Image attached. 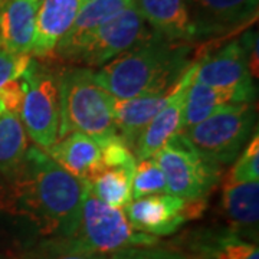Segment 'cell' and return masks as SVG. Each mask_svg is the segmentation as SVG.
Returning <instances> with one entry per match:
<instances>
[{
	"mask_svg": "<svg viewBox=\"0 0 259 259\" xmlns=\"http://www.w3.org/2000/svg\"><path fill=\"white\" fill-rule=\"evenodd\" d=\"M255 124L252 102L233 104L180 131L203 157L223 166L241 154Z\"/></svg>",
	"mask_w": 259,
	"mask_h": 259,
	"instance_id": "cell-5",
	"label": "cell"
},
{
	"mask_svg": "<svg viewBox=\"0 0 259 259\" xmlns=\"http://www.w3.org/2000/svg\"><path fill=\"white\" fill-rule=\"evenodd\" d=\"M194 62V82L218 88L253 87L246 51L241 39H233L213 52H206Z\"/></svg>",
	"mask_w": 259,
	"mask_h": 259,
	"instance_id": "cell-12",
	"label": "cell"
},
{
	"mask_svg": "<svg viewBox=\"0 0 259 259\" xmlns=\"http://www.w3.org/2000/svg\"><path fill=\"white\" fill-rule=\"evenodd\" d=\"M153 32L133 5L91 33L79 49L74 64L90 69L100 68L147 39Z\"/></svg>",
	"mask_w": 259,
	"mask_h": 259,
	"instance_id": "cell-8",
	"label": "cell"
},
{
	"mask_svg": "<svg viewBox=\"0 0 259 259\" xmlns=\"http://www.w3.org/2000/svg\"><path fill=\"white\" fill-rule=\"evenodd\" d=\"M171 91L128 100L114 98V124L117 136L128 146L130 150L134 148L136 141L147 127L148 122L166 107L171 97Z\"/></svg>",
	"mask_w": 259,
	"mask_h": 259,
	"instance_id": "cell-19",
	"label": "cell"
},
{
	"mask_svg": "<svg viewBox=\"0 0 259 259\" xmlns=\"http://www.w3.org/2000/svg\"><path fill=\"white\" fill-rule=\"evenodd\" d=\"M206 207V199L185 200L173 194H150L131 200L124 209L134 231L167 236L183 226L186 222L200 218Z\"/></svg>",
	"mask_w": 259,
	"mask_h": 259,
	"instance_id": "cell-9",
	"label": "cell"
},
{
	"mask_svg": "<svg viewBox=\"0 0 259 259\" xmlns=\"http://www.w3.org/2000/svg\"><path fill=\"white\" fill-rule=\"evenodd\" d=\"M255 98V87L249 88H218L199 82H192L186 95L183 128L193 127L206 120L216 111L233 104L252 102Z\"/></svg>",
	"mask_w": 259,
	"mask_h": 259,
	"instance_id": "cell-18",
	"label": "cell"
},
{
	"mask_svg": "<svg viewBox=\"0 0 259 259\" xmlns=\"http://www.w3.org/2000/svg\"><path fill=\"white\" fill-rule=\"evenodd\" d=\"M30 59V55H15L0 48V90L10 79L20 78L29 66Z\"/></svg>",
	"mask_w": 259,
	"mask_h": 259,
	"instance_id": "cell-26",
	"label": "cell"
},
{
	"mask_svg": "<svg viewBox=\"0 0 259 259\" xmlns=\"http://www.w3.org/2000/svg\"><path fill=\"white\" fill-rule=\"evenodd\" d=\"M200 253L213 259H259L258 245L233 232L207 238L200 243Z\"/></svg>",
	"mask_w": 259,
	"mask_h": 259,
	"instance_id": "cell-23",
	"label": "cell"
},
{
	"mask_svg": "<svg viewBox=\"0 0 259 259\" xmlns=\"http://www.w3.org/2000/svg\"><path fill=\"white\" fill-rule=\"evenodd\" d=\"M194 72L196 62L193 59L175 85L166 107L148 122L147 127L140 134L139 140L136 141V146L133 148L134 157L139 160L153 157L168 140L182 131L186 95L189 87L193 82Z\"/></svg>",
	"mask_w": 259,
	"mask_h": 259,
	"instance_id": "cell-11",
	"label": "cell"
},
{
	"mask_svg": "<svg viewBox=\"0 0 259 259\" xmlns=\"http://www.w3.org/2000/svg\"><path fill=\"white\" fill-rule=\"evenodd\" d=\"M134 5V0H95L83 5L75 18L72 26L66 32L55 48L54 56L65 62H72L82 48L85 40L91 36L107 20L120 15L122 10Z\"/></svg>",
	"mask_w": 259,
	"mask_h": 259,
	"instance_id": "cell-14",
	"label": "cell"
},
{
	"mask_svg": "<svg viewBox=\"0 0 259 259\" xmlns=\"http://www.w3.org/2000/svg\"><path fill=\"white\" fill-rule=\"evenodd\" d=\"M47 151L58 166L83 183H90L94 177L105 170L100 141L82 133L68 134L64 139L58 140Z\"/></svg>",
	"mask_w": 259,
	"mask_h": 259,
	"instance_id": "cell-13",
	"label": "cell"
},
{
	"mask_svg": "<svg viewBox=\"0 0 259 259\" xmlns=\"http://www.w3.org/2000/svg\"><path fill=\"white\" fill-rule=\"evenodd\" d=\"M189 55L187 44L168 40L153 32L102 65L100 71H94V81L117 100L170 93L192 62Z\"/></svg>",
	"mask_w": 259,
	"mask_h": 259,
	"instance_id": "cell-2",
	"label": "cell"
},
{
	"mask_svg": "<svg viewBox=\"0 0 259 259\" xmlns=\"http://www.w3.org/2000/svg\"><path fill=\"white\" fill-rule=\"evenodd\" d=\"M166 179L167 193L185 200H200L216 187L221 166L203 157L182 133L153 156Z\"/></svg>",
	"mask_w": 259,
	"mask_h": 259,
	"instance_id": "cell-6",
	"label": "cell"
},
{
	"mask_svg": "<svg viewBox=\"0 0 259 259\" xmlns=\"http://www.w3.org/2000/svg\"><path fill=\"white\" fill-rule=\"evenodd\" d=\"M2 2H3V0H0V3H2Z\"/></svg>",
	"mask_w": 259,
	"mask_h": 259,
	"instance_id": "cell-31",
	"label": "cell"
},
{
	"mask_svg": "<svg viewBox=\"0 0 259 259\" xmlns=\"http://www.w3.org/2000/svg\"><path fill=\"white\" fill-rule=\"evenodd\" d=\"M157 238L134 231L122 209L101 202L85 190L78 229L69 239L61 242L65 253H115L131 248L153 246Z\"/></svg>",
	"mask_w": 259,
	"mask_h": 259,
	"instance_id": "cell-4",
	"label": "cell"
},
{
	"mask_svg": "<svg viewBox=\"0 0 259 259\" xmlns=\"http://www.w3.org/2000/svg\"><path fill=\"white\" fill-rule=\"evenodd\" d=\"M23 98H25V87L22 76L10 79L0 90V111L20 115Z\"/></svg>",
	"mask_w": 259,
	"mask_h": 259,
	"instance_id": "cell-27",
	"label": "cell"
},
{
	"mask_svg": "<svg viewBox=\"0 0 259 259\" xmlns=\"http://www.w3.org/2000/svg\"><path fill=\"white\" fill-rule=\"evenodd\" d=\"M134 8L156 33L173 42L194 40V28L185 0H134Z\"/></svg>",
	"mask_w": 259,
	"mask_h": 259,
	"instance_id": "cell-17",
	"label": "cell"
},
{
	"mask_svg": "<svg viewBox=\"0 0 259 259\" xmlns=\"http://www.w3.org/2000/svg\"><path fill=\"white\" fill-rule=\"evenodd\" d=\"M39 5L40 0L0 3V48L15 55H30Z\"/></svg>",
	"mask_w": 259,
	"mask_h": 259,
	"instance_id": "cell-16",
	"label": "cell"
},
{
	"mask_svg": "<svg viewBox=\"0 0 259 259\" xmlns=\"http://www.w3.org/2000/svg\"><path fill=\"white\" fill-rule=\"evenodd\" d=\"M59 134L82 133L95 140L117 134L114 124V97L94 81L90 68L68 69L59 76Z\"/></svg>",
	"mask_w": 259,
	"mask_h": 259,
	"instance_id": "cell-3",
	"label": "cell"
},
{
	"mask_svg": "<svg viewBox=\"0 0 259 259\" xmlns=\"http://www.w3.org/2000/svg\"><path fill=\"white\" fill-rule=\"evenodd\" d=\"M79 9L81 0H40L30 54L37 58L54 56L55 48L72 26Z\"/></svg>",
	"mask_w": 259,
	"mask_h": 259,
	"instance_id": "cell-15",
	"label": "cell"
},
{
	"mask_svg": "<svg viewBox=\"0 0 259 259\" xmlns=\"http://www.w3.org/2000/svg\"><path fill=\"white\" fill-rule=\"evenodd\" d=\"M134 170L131 168H105L98 176L85 183L93 194L105 204L122 209L133 200L131 185Z\"/></svg>",
	"mask_w": 259,
	"mask_h": 259,
	"instance_id": "cell-21",
	"label": "cell"
},
{
	"mask_svg": "<svg viewBox=\"0 0 259 259\" xmlns=\"http://www.w3.org/2000/svg\"><path fill=\"white\" fill-rule=\"evenodd\" d=\"M28 134L19 115L0 112V170L15 171L28 151Z\"/></svg>",
	"mask_w": 259,
	"mask_h": 259,
	"instance_id": "cell-22",
	"label": "cell"
},
{
	"mask_svg": "<svg viewBox=\"0 0 259 259\" xmlns=\"http://www.w3.org/2000/svg\"><path fill=\"white\" fill-rule=\"evenodd\" d=\"M194 39H212L246 28L258 16L259 0H185Z\"/></svg>",
	"mask_w": 259,
	"mask_h": 259,
	"instance_id": "cell-10",
	"label": "cell"
},
{
	"mask_svg": "<svg viewBox=\"0 0 259 259\" xmlns=\"http://www.w3.org/2000/svg\"><path fill=\"white\" fill-rule=\"evenodd\" d=\"M259 179V136L255 131L249 144L243 150L231 170V182H258Z\"/></svg>",
	"mask_w": 259,
	"mask_h": 259,
	"instance_id": "cell-25",
	"label": "cell"
},
{
	"mask_svg": "<svg viewBox=\"0 0 259 259\" xmlns=\"http://www.w3.org/2000/svg\"><path fill=\"white\" fill-rule=\"evenodd\" d=\"M52 259H108L105 255H95V253H64Z\"/></svg>",
	"mask_w": 259,
	"mask_h": 259,
	"instance_id": "cell-28",
	"label": "cell"
},
{
	"mask_svg": "<svg viewBox=\"0 0 259 259\" xmlns=\"http://www.w3.org/2000/svg\"><path fill=\"white\" fill-rule=\"evenodd\" d=\"M189 259H213V258H210L209 255H204V253H200V252H199L196 256H190Z\"/></svg>",
	"mask_w": 259,
	"mask_h": 259,
	"instance_id": "cell-29",
	"label": "cell"
},
{
	"mask_svg": "<svg viewBox=\"0 0 259 259\" xmlns=\"http://www.w3.org/2000/svg\"><path fill=\"white\" fill-rule=\"evenodd\" d=\"M222 206L233 233L253 236L259 222V183L258 182H231L223 187Z\"/></svg>",
	"mask_w": 259,
	"mask_h": 259,
	"instance_id": "cell-20",
	"label": "cell"
},
{
	"mask_svg": "<svg viewBox=\"0 0 259 259\" xmlns=\"http://www.w3.org/2000/svg\"><path fill=\"white\" fill-rule=\"evenodd\" d=\"M167 193V186L161 168L153 157L140 160L136 166L133 185H131V197L140 199L150 194Z\"/></svg>",
	"mask_w": 259,
	"mask_h": 259,
	"instance_id": "cell-24",
	"label": "cell"
},
{
	"mask_svg": "<svg viewBox=\"0 0 259 259\" xmlns=\"http://www.w3.org/2000/svg\"><path fill=\"white\" fill-rule=\"evenodd\" d=\"M20 212L45 233L69 239L78 229L87 185L58 166L42 148H28L16 168Z\"/></svg>",
	"mask_w": 259,
	"mask_h": 259,
	"instance_id": "cell-1",
	"label": "cell"
},
{
	"mask_svg": "<svg viewBox=\"0 0 259 259\" xmlns=\"http://www.w3.org/2000/svg\"><path fill=\"white\" fill-rule=\"evenodd\" d=\"M22 81L25 98L19 117L29 137L48 150L58 141L59 134V75L30 59Z\"/></svg>",
	"mask_w": 259,
	"mask_h": 259,
	"instance_id": "cell-7",
	"label": "cell"
},
{
	"mask_svg": "<svg viewBox=\"0 0 259 259\" xmlns=\"http://www.w3.org/2000/svg\"><path fill=\"white\" fill-rule=\"evenodd\" d=\"M91 2H95V0H81V8H82L83 5H87V3H91Z\"/></svg>",
	"mask_w": 259,
	"mask_h": 259,
	"instance_id": "cell-30",
	"label": "cell"
}]
</instances>
